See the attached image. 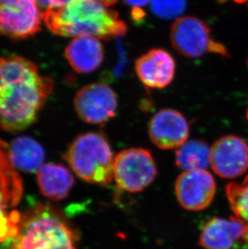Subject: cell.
<instances>
[{
	"instance_id": "5",
	"label": "cell",
	"mask_w": 248,
	"mask_h": 249,
	"mask_svg": "<svg viewBox=\"0 0 248 249\" xmlns=\"http://www.w3.org/2000/svg\"><path fill=\"white\" fill-rule=\"evenodd\" d=\"M157 165L149 151L127 148L115 158L113 175L120 188L137 193L147 188L157 177Z\"/></svg>"
},
{
	"instance_id": "25",
	"label": "cell",
	"mask_w": 248,
	"mask_h": 249,
	"mask_svg": "<svg viewBox=\"0 0 248 249\" xmlns=\"http://www.w3.org/2000/svg\"></svg>"
},
{
	"instance_id": "4",
	"label": "cell",
	"mask_w": 248,
	"mask_h": 249,
	"mask_svg": "<svg viewBox=\"0 0 248 249\" xmlns=\"http://www.w3.org/2000/svg\"><path fill=\"white\" fill-rule=\"evenodd\" d=\"M65 158L75 174L88 183L106 186L114 178L115 158L108 141L100 133L88 132L77 137Z\"/></svg>"
},
{
	"instance_id": "13",
	"label": "cell",
	"mask_w": 248,
	"mask_h": 249,
	"mask_svg": "<svg viewBox=\"0 0 248 249\" xmlns=\"http://www.w3.org/2000/svg\"><path fill=\"white\" fill-rule=\"evenodd\" d=\"M241 240L248 241V230L239 219L213 218L202 228L199 244L204 249H232Z\"/></svg>"
},
{
	"instance_id": "12",
	"label": "cell",
	"mask_w": 248,
	"mask_h": 249,
	"mask_svg": "<svg viewBox=\"0 0 248 249\" xmlns=\"http://www.w3.org/2000/svg\"><path fill=\"white\" fill-rule=\"evenodd\" d=\"M136 71L141 82L147 87L163 89L174 78L175 61L165 50L155 49L137 59Z\"/></svg>"
},
{
	"instance_id": "21",
	"label": "cell",
	"mask_w": 248,
	"mask_h": 249,
	"mask_svg": "<svg viewBox=\"0 0 248 249\" xmlns=\"http://www.w3.org/2000/svg\"><path fill=\"white\" fill-rule=\"evenodd\" d=\"M152 10L155 15L163 19H174L185 9L186 0H152Z\"/></svg>"
},
{
	"instance_id": "7",
	"label": "cell",
	"mask_w": 248,
	"mask_h": 249,
	"mask_svg": "<svg viewBox=\"0 0 248 249\" xmlns=\"http://www.w3.org/2000/svg\"><path fill=\"white\" fill-rule=\"evenodd\" d=\"M43 15L33 0H0V34L23 39L39 32Z\"/></svg>"
},
{
	"instance_id": "22",
	"label": "cell",
	"mask_w": 248,
	"mask_h": 249,
	"mask_svg": "<svg viewBox=\"0 0 248 249\" xmlns=\"http://www.w3.org/2000/svg\"><path fill=\"white\" fill-rule=\"evenodd\" d=\"M33 1L36 3L43 15L49 10L65 7L66 5L78 0H33Z\"/></svg>"
},
{
	"instance_id": "24",
	"label": "cell",
	"mask_w": 248,
	"mask_h": 249,
	"mask_svg": "<svg viewBox=\"0 0 248 249\" xmlns=\"http://www.w3.org/2000/svg\"><path fill=\"white\" fill-rule=\"evenodd\" d=\"M235 2H239V3H244V2H247L248 5V0H234Z\"/></svg>"
},
{
	"instance_id": "15",
	"label": "cell",
	"mask_w": 248,
	"mask_h": 249,
	"mask_svg": "<svg viewBox=\"0 0 248 249\" xmlns=\"http://www.w3.org/2000/svg\"><path fill=\"white\" fill-rule=\"evenodd\" d=\"M37 183L45 197L60 201L68 196L73 188L74 178L64 165L47 163L37 171Z\"/></svg>"
},
{
	"instance_id": "26",
	"label": "cell",
	"mask_w": 248,
	"mask_h": 249,
	"mask_svg": "<svg viewBox=\"0 0 248 249\" xmlns=\"http://www.w3.org/2000/svg\"></svg>"
},
{
	"instance_id": "17",
	"label": "cell",
	"mask_w": 248,
	"mask_h": 249,
	"mask_svg": "<svg viewBox=\"0 0 248 249\" xmlns=\"http://www.w3.org/2000/svg\"><path fill=\"white\" fill-rule=\"evenodd\" d=\"M10 157L15 168L24 173H37L42 166L45 152L33 139L20 137L15 139L9 145Z\"/></svg>"
},
{
	"instance_id": "9",
	"label": "cell",
	"mask_w": 248,
	"mask_h": 249,
	"mask_svg": "<svg viewBox=\"0 0 248 249\" xmlns=\"http://www.w3.org/2000/svg\"><path fill=\"white\" fill-rule=\"evenodd\" d=\"M211 166L223 178L241 176L248 169V144L236 136H226L211 148Z\"/></svg>"
},
{
	"instance_id": "10",
	"label": "cell",
	"mask_w": 248,
	"mask_h": 249,
	"mask_svg": "<svg viewBox=\"0 0 248 249\" xmlns=\"http://www.w3.org/2000/svg\"><path fill=\"white\" fill-rule=\"evenodd\" d=\"M176 195L180 206L190 212L206 209L213 201L216 183L206 170L184 171L175 185Z\"/></svg>"
},
{
	"instance_id": "23",
	"label": "cell",
	"mask_w": 248,
	"mask_h": 249,
	"mask_svg": "<svg viewBox=\"0 0 248 249\" xmlns=\"http://www.w3.org/2000/svg\"><path fill=\"white\" fill-rule=\"evenodd\" d=\"M124 1L127 4L133 6L136 8H139V7H144L146 5H148L152 0H124Z\"/></svg>"
},
{
	"instance_id": "14",
	"label": "cell",
	"mask_w": 248,
	"mask_h": 249,
	"mask_svg": "<svg viewBox=\"0 0 248 249\" xmlns=\"http://www.w3.org/2000/svg\"><path fill=\"white\" fill-rule=\"evenodd\" d=\"M66 56L70 65L77 73H90L96 71L103 63V45L98 38L94 36H78L69 44Z\"/></svg>"
},
{
	"instance_id": "3",
	"label": "cell",
	"mask_w": 248,
	"mask_h": 249,
	"mask_svg": "<svg viewBox=\"0 0 248 249\" xmlns=\"http://www.w3.org/2000/svg\"><path fill=\"white\" fill-rule=\"evenodd\" d=\"M17 235L2 249H77L78 236L67 219L50 205L38 203L20 214Z\"/></svg>"
},
{
	"instance_id": "16",
	"label": "cell",
	"mask_w": 248,
	"mask_h": 249,
	"mask_svg": "<svg viewBox=\"0 0 248 249\" xmlns=\"http://www.w3.org/2000/svg\"><path fill=\"white\" fill-rule=\"evenodd\" d=\"M22 194L21 178L11 160L9 145L0 139V197L10 208L19 203Z\"/></svg>"
},
{
	"instance_id": "2",
	"label": "cell",
	"mask_w": 248,
	"mask_h": 249,
	"mask_svg": "<svg viewBox=\"0 0 248 249\" xmlns=\"http://www.w3.org/2000/svg\"><path fill=\"white\" fill-rule=\"evenodd\" d=\"M43 19L52 33L62 36H94L108 39L124 36L127 28L117 12L100 0H78L49 10Z\"/></svg>"
},
{
	"instance_id": "11",
	"label": "cell",
	"mask_w": 248,
	"mask_h": 249,
	"mask_svg": "<svg viewBox=\"0 0 248 249\" xmlns=\"http://www.w3.org/2000/svg\"><path fill=\"white\" fill-rule=\"evenodd\" d=\"M148 133L152 143L162 149L179 148L188 141L190 126L185 116L173 109H163L150 120Z\"/></svg>"
},
{
	"instance_id": "8",
	"label": "cell",
	"mask_w": 248,
	"mask_h": 249,
	"mask_svg": "<svg viewBox=\"0 0 248 249\" xmlns=\"http://www.w3.org/2000/svg\"><path fill=\"white\" fill-rule=\"evenodd\" d=\"M117 107L115 92L103 83L86 86L75 95V110L88 124H101L106 122L115 115Z\"/></svg>"
},
{
	"instance_id": "1",
	"label": "cell",
	"mask_w": 248,
	"mask_h": 249,
	"mask_svg": "<svg viewBox=\"0 0 248 249\" xmlns=\"http://www.w3.org/2000/svg\"><path fill=\"white\" fill-rule=\"evenodd\" d=\"M53 88L32 61L20 56L0 58V126L17 132L35 122Z\"/></svg>"
},
{
	"instance_id": "18",
	"label": "cell",
	"mask_w": 248,
	"mask_h": 249,
	"mask_svg": "<svg viewBox=\"0 0 248 249\" xmlns=\"http://www.w3.org/2000/svg\"><path fill=\"white\" fill-rule=\"evenodd\" d=\"M176 164L184 171L206 170L211 165V148L204 141H186L177 148Z\"/></svg>"
},
{
	"instance_id": "6",
	"label": "cell",
	"mask_w": 248,
	"mask_h": 249,
	"mask_svg": "<svg viewBox=\"0 0 248 249\" xmlns=\"http://www.w3.org/2000/svg\"><path fill=\"white\" fill-rule=\"evenodd\" d=\"M172 45L186 57H199L213 53L228 56L226 48L211 36L208 25L196 17H184L177 19L170 31Z\"/></svg>"
},
{
	"instance_id": "19",
	"label": "cell",
	"mask_w": 248,
	"mask_h": 249,
	"mask_svg": "<svg viewBox=\"0 0 248 249\" xmlns=\"http://www.w3.org/2000/svg\"><path fill=\"white\" fill-rule=\"evenodd\" d=\"M226 193L234 217L248 230V175L242 183L228 184Z\"/></svg>"
},
{
	"instance_id": "20",
	"label": "cell",
	"mask_w": 248,
	"mask_h": 249,
	"mask_svg": "<svg viewBox=\"0 0 248 249\" xmlns=\"http://www.w3.org/2000/svg\"><path fill=\"white\" fill-rule=\"evenodd\" d=\"M7 204L0 197V242H4L10 237L17 235V224L20 219L19 212H12L8 214Z\"/></svg>"
}]
</instances>
